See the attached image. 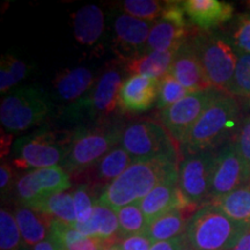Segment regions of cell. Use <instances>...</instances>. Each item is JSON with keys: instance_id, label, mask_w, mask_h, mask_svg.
I'll return each mask as SVG.
<instances>
[{"instance_id": "37", "label": "cell", "mask_w": 250, "mask_h": 250, "mask_svg": "<svg viewBox=\"0 0 250 250\" xmlns=\"http://www.w3.org/2000/svg\"><path fill=\"white\" fill-rule=\"evenodd\" d=\"M72 195H73L74 211H76V223L85 224L92 218L96 202L94 203L87 186H79Z\"/></svg>"}, {"instance_id": "31", "label": "cell", "mask_w": 250, "mask_h": 250, "mask_svg": "<svg viewBox=\"0 0 250 250\" xmlns=\"http://www.w3.org/2000/svg\"><path fill=\"white\" fill-rule=\"evenodd\" d=\"M120 223L121 239L137 234H145L148 228V221L144 215L139 203L124 206L117 212Z\"/></svg>"}, {"instance_id": "40", "label": "cell", "mask_w": 250, "mask_h": 250, "mask_svg": "<svg viewBox=\"0 0 250 250\" xmlns=\"http://www.w3.org/2000/svg\"><path fill=\"white\" fill-rule=\"evenodd\" d=\"M17 182H14V170L8 162L2 161L0 166V190L1 197L4 198L13 190Z\"/></svg>"}, {"instance_id": "19", "label": "cell", "mask_w": 250, "mask_h": 250, "mask_svg": "<svg viewBox=\"0 0 250 250\" xmlns=\"http://www.w3.org/2000/svg\"><path fill=\"white\" fill-rule=\"evenodd\" d=\"M71 226L85 236L95 237L105 245L115 243L117 239H121L117 213L107 206L99 204L98 201L94 206L92 218L87 223H74Z\"/></svg>"}, {"instance_id": "7", "label": "cell", "mask_w": 250, "mask_h": 250, "mask_svg": "<svg viewBox=\"0 0 250 250\" xmlns=\"http://www.w3.org/2000/svg\"><path fill=\"white\" fill-rule=\"evenodd\" d=\"M122 83V76L117 70L104 72L89 92L68 105L65 118L71 122L104 121L116 110Z\"/></svg>"}, {"instance_id": "44", "label": "cell", "mask_w": 250, "mask_h": 250, "mask_svg": "<svg viewBox=\"0 0 250 250\" xmlns=\"http://www.w3.org/2000/svg\"><path fill=\"white\" fill-rule=\"evenodd\" d=\"M11 136H5V140L4 138H1V156H4V154H8V147L11 146Z\"/></svg>"}, {"instance_id": "26", "label": "cell", "mask_w": 250, "mask_h": 250, "mask_svg": "<svg viewBox=\"0 0 250 250\" xmlns=\"http://www.w3.org/2000/svg\"><path fill=\"white\" fill-rule=\"evenodd\" d=\"M29 208L44 215L54 217L55 220L74 224L77 221L74 211L73 195L70 192H61L51 195L31 205Z\"/></svg>"}, {"instance_id": "24", "label": "cell", "mask_w": 250, "mask_h": 250, "mask_svg": "<svg viewBox=\"0 0 250 250\" xmlns=\"http://www.w3.org/2000/svg\"><path fill=\"white\" fill-rule=\"evenodd\" d=\"M175 52L151 51L127 62L126 67L132 76H146L161 80L169 74Z\"/></svg>"}, {"instance_id": "46", "label": "cell", "mask_w": 250, "mask_h": 250, "mask_svg": "<svg viewBox=\"0 0 250 250\" xmlns=\"http://www.w3.org/2000/svg\"><path fill=\"white\" fill-rule=\"evenodd\" d=\"M186 250H191V249H190V248H189V247H188V248H187Z\"/></svg>"}, {"instance_id": "42", "label": "cell", "mask_w": 250, "mask_h": 250, "mask_svg": "<svg viewBox=\"0 0 250 250\" xmlns=\"http://www.w3.org/2000/svg\"><path fill=\"white\" fill-rule=\"evenodd\" d=\"M230 250H250V225L245 227Z\"/></svg>"}, {"instance_id": "5", "label": "cell", "mask_w": 250, "mask_h": 250, "mask_svg": "<svg viewBox=\"0 0 250 250\" xmlns=\"http://www.w3.org/2000/svg\"><path fill=\"white\" fill-rule=\"evenodd\" d=\"M191 41L212 88L227 92L235 72L239 50L230 39L219 33H203Z\"/></svg>"}, {"instance_id": "45", "label": "cell", "mask_w": 250, "mask_h": 250, "mask_svg": "<svg viewBox=\"0 0 250 250\" xmlns=\"http://www.w3.org/2000/svg\"><path fill=\"white\" fill-rule=\"evenodd\" d=\"M102 250H122V249L120 245H118V242H115V243H108V245H104Z\"/></svg>"}, {"instance_id": "10", "label": "cell", "mask_w": 250, "mask_h": 250, "mask_svg": "<svg viewBox=\"0 0 250 250\" xmlns=\"http://www.w3.org/2000/svg\"><path fill=\"white\" fill-rule=\"evenodd\" d=\"M217 153L204 151L188 154L179 166V187L184 198L193 206L210 203L212 174Z\"/></svg>"}, {"instance_id": "3", "label": "cell", "mask_w": 250, "mask_h": 250, "mask_svg": "<svg viewBox=\"0 0 250 250\" xmlns=\"http://www.w3.org/2000/svg\"><path fill=\"white\" fill-rule=\"evenodd\" d=\"M239 103L232 95L219 93L188 134L182 148L184 155L212 151L236 125Z\"/></svg>"}, {"instance_id": "14", "label": "cell", "mask_w": 250, "mask_h": 250, "mask_svg": "<svg viewBox=\"0 0 250 250\" xmlns=\"http://www.w3.org/2000/svg\"><path fill=\"white\" fill-rule=\"evenodd\" d=\"M144 215L147 219L148 225L174 208L189 210L196 208L184 198L179 187V174L174 175L155 187L145 198L139 202Z\"/></svg>"}, {"instance_id": "11", "label": "cell", "mask_w": 250, "mask_h": 250, "mask_svg": "<svg viewBox=\"0 0 250 250\" xmlns=\"http://www.w3.org/2000/svg\"><path fill=\"white\" fill-rule=\"evenodd\" d=\"M218 94L215 89L191 93L160 112L165 129L180 145H183L193 125Z\"/></svg>"}, {"instance_id": "28", "label": "cell", "mask_w": 250, "mask_h": 250, "mask_svg": "<svg viewBox=\"0 0 250 250\" xmlns=\"http://www.w3.org/2000/svg\"><path fill=\"white\" fill-rule=\"evenodd\" d=\"M133 159L129 153L118 145L117 147L111 149L96 164V180L103 183H111L117 177H120L131 165Z\"/></svg>"}, {"instance_id": "12", "label": "cell", "mask_w": 250, "mask_h": 250, "mask_svg": "<svg viewBox=\"0 0 250 250\" xmlns=\"http://www.w3.org/2000/svg\"><path fill=\"white\" fill-rule=\"evenodd\" d=\"M72 183L64 168L55 166L27 171L15 184V192L22 206L30 208L35 203L56 193L66 192Z\"/></svg>"}, {"instance_id": "25", "label": "cell", "mask_w": 250, "mask_h": 250, "mask_svg": "<svg viewBox=\"0 0 250 250\" xmlns=\"http://www.w3.org/2000/svg\"><path fill=\"white\" fill-rule=\"evenodd\" d=\"M187 210H181V208H174L162 214L161 217L156 218L148 225L146 235L153 242L166 241V240L183 235L190 219L184 213Z\"/></svg>"}, {"instance_id": "43", "label": "cell", "mask_w": 250, "mask_h": 250, "mask_svg": "<svg viewBox=\"0 0 250 250\" xmlns=\"http://www.w3.org/2000/svg\"><path fill=\"white\" fill-rule=\"evenodd\" d=\"M34 250H62L61 247H59L57 243H56L51 237H48V239L44 240V241L40 242L39 245L34 247Z\"/></svg>"}, {"instance_id": "29", "label": "cell", "mask_w": 250, "mask_h": 250, "mask_svg": "<svg viewBox=\"0 0 250 250\" xmlns=\"http://www.w3.org/2000/svg\"><path fill=\"white\" fill-rule=\"evenodd\" d=\"M214 203L234 221L250 225V187L241 188Z\"/></svg>"}, {"instance_id": "4", "label": "cell", "mask_w": 250, "mask_h": 250, "mask_svg": "<svg viewBox=\"0 0 250 250\" xmlns=\"http://www.w3.org/2000/svg\"><path fill=\"white\" fill-rule=\"evenodd\" d=\"M123 130L120 125L103 123L98 126H80L72 133L62 168L80 173L95 166L107 153L121 144Z\"/></svg>"}, {"instance_id": "36", "label": "cell", "mask_w": 250, "mask_h": 250, "mask_svg": "<svg viewBox=\"0 0 250 250\" xmlns=\"http://www.w3.org/2000/svg\"><path fill=\"white\" fill-rule=\"evenodd\" d=\"M230 33V41L236 49L250 54V13H242L236 17Z\"/></svg>"}, {"instance_id": "41", "label": "cell", "mask_w": 250, "mask_h": 250, "mask_svg": "<svg viewBox=\"0 0 250 250\" xmlns=\"http://www.w3.org/2000/svg\"><path fill=\"white\" fill-rule=\"evenodd\" d=\"M188 243L186 235H181L174 239L166 240V241H159L153 243L151 250H186Z\"/></svg>"}, {"instance_id": "33", "label": "cell", "mask_w": 250, "mask_h": 250, "mask_svg": "<svg viewBox=\"0 0 250 250\" xmlns=\"http://www.w3.org/2000/svg\"><path fill=\"white\" fill-rule=\"evenodd\" d=\"M165 6L166 1L158 0H125L121 8L127 15L151 22L161 18Z\"/></svg>"}, {"instance_id": "23", "label": "cell", "mask_w": 250, "mask_h": 250, "mask_svg": "<svg viewBox=\"0 0 250 250\" xmlns=\"http://www.w3.org/2000/svg\"><path fill=\"white\" fill-rule=\"evenodd\" d=\"M49 236L62 250H102L105 245L101 240L79 233L70 224L55 219L49 225Z\"/></svg>"}, {"instance_id": "18", "label": "cell", "mask_w": 250, "mask_h": 250, "mask_svg": "<svg viewBox=\"0 0 250 250\" xmlns=\"http://www.w3.org/2000/svg\"><path fill=\"white\" fill-rule=\"evenodd\" d=\"M182 5L191 24L204 31L214 29L234 17L233 5L220 0H186Z\"/></svg>"}, {"instance_id": "2", "label": "cell", "mask_w": 250, "mask_h": 250, "mask_svg": "<svg viewBox=\"0 0 250 250\" xmlns=\"http://www.w3.org/2000/svg\"><path fill=\"white\" fill-rule=\"evenodd\" d=\"M245 227L215 203H208L190 217L184 235L191 250H230Z\"/></svg>"}, {"instance_id": "27", "label": "cell", "mask_w": 250, "mask_h": 250, "mask_svg": "<svg viewBox=\"0 0 250 250\" xmlns=\"http://www.w3.org/2000/svg\"><path fill=\"white\" fill-rule=\"evenodd\" d=\"M14 217L26 246L35 247L49 237V228L39 215V212L21 206L17 208Z\"/></svg>"}, {"instance_id": "17", "label": "cell", "mask_w": 250, "mask_h": 250, "mask_svg": "<svg viewBox=\"0 0 250 250\" xmlns=\"http://www.w3.org/2000/svg\"><path fill=\"white\" fill-rule=\"evenodd\" d=\"M160 80L146 76H131L122 83L118 105L127 112L148 110L158 100Z\"/></svg>"}, {"instance_id": "38", "label": "cell", "mask_w": 250, "mask_h": 250, "mask_svg": "<svg viewBox=\"0 0 250 250\" xmlns=\"http://www.w3.org/2000/svg\"><path fill=\"white\" fill-rule=\"evenodd\" d=\"M237 153L245 166L247 179L250 187V116L243 120L236 133L235 142Z\"/></svg>"}, {"instance_id": "15", "label": "cell", "mask_w": 250, "mask_h": 250, "mask_svg": "<svg viewBox=\"0 0 250 250\" xmlns=\"http://www.w3.org/2000/svg\"><path fill=\"white\" fill-rule=\"evenodd\" d=\"M169 74L192 93L212 89L193 48L191 39H188L175 52Z\"/></svg>"}, {"instance_id": "6", "label": "cell", "mask_w": 250, "mask_h": 250, "mask_svg": "<svg viewBox=\"0 0 250 250\" xmlns=\"http://www.w3.org/2000/svg\"><path fill=\"white\" fill-rule=\"evenodd\" d=\"M51 111L48 94L36 86H23L2 99L0 122L7 132H22L40 124Z\"/></svg>"}, {"instance_id": "20", "label": "cell", "mask_w": 250, "mask_h": 250, "mask_svg": "<svg viewBox=\"0 0 250 250\" xmlns=\"http://www.w3.org/2000/svg\"><path fill=\"white\" fill-rule=\"evenodd\" d=\"M187 40L186 26H180L160 18L152 24L147 41V52H176Z\"/></svg>"}, {"instance_id": "16", "label": "cell", "mask_w": 250, "mask_h": 250, "mask_svg": "<svg viewBox=\"0 0 250 250\" xmlns=\"http://www.w3.org/2000/svg\"><path fill=\"white\" fill-rule=\"evenodd\" d=\"M152 24L127 14L117 15L114 21L116 44L127 61L147 54V41Z\"/></svg>"}, {"instance_id": "1", "label": "cell", "mask_w": 250, "mask_h": 250, "mask_svg": "<svg viewBox=\"0 0 250 250\" xmlns=\"http://www.w3.org/2000/svg\"><path fill=\"white\" fill-rule=\"evenodd\" d=\"M177 174V156L134 161L120 177L105 186L98 202L117 212L124 206L139 203L155 187Z\"/></svg>"}, {"instance_id": "39", "label": "cell", "mask_w": 250, "mask_h": 250, "mask_svg": "<svg viewBox=\"0 0 250 250\" xmlns=\"http://www.w3.org/2000/svg\"><path fill=\"white\" fill-rule=\"evenodd\" d=\"M153 242L145 234H137L121 239L118 242L122 250H151Z\"/></svg>"}, {"instance_id": "34", "label": "cell", "mask_w": 250, "mask_h": 250, "mask_svg": "<svg viewBox=\"0 0 250 250\" xmlns=\"http://www.w3.org/2000/svg\"><path fill=\"white\" fill-rule=\"evenodd\" d=\"M232 96L250 99V54L240 51L233 79L227 88Z\"/></svg>"}, {"instance_id": "22", "label": "cell", "mask_w": 250, "mask_h": 250, "mask_svg": "<svg viewBox=\"0 0 250 250\" xmlns=\"http://www.w3.org/2000/svg\"><path fill=\"white\" fill-rule=\"evenodd\" d=\"M74 36L81 44L93 45L102 36L104 29V14L95 5H86L73 15Z\"/></svg>"}, {"instance_id": "13", "label": "cell", "mask_w": 250, "mask_h": 250, "mask_svg": "<svg viewBox=\"0 0 250 250\" xmlns=\"http://www.w3.org/2000/svg\"><path fill=\"white\" fill-rule=\"evenodd\" d=\"M248 186L245 166L237 153L235 144L228 143L215 155L210 203L218 202L225 196Z\"/></svg>"}, {"instance_id": "8", "label": "cell", "mask_w": 250, "mask_h": 250, "mask_svg": "<svg viewBox=\"0 0 250 250\" xmlns=\"http://www.w3.org/2000/svg\"><path fill=\"white\" fill-rule=\"evenodd\" d=\"M64 145L51 131L41 129L21 137L13 144V165L19 169H40L62 164L67 154Z\"/></svg>"}, {"instance_id": "21", "label": "cell", "mask_w": 250, "mask_h": 250, "mask_svg": "<svg viewBox=\"0 0 250 250\" xmlns=\"http://www.w3.org/2000/svg\"><path fill=\"white\" fill-rule=\"evenodd\" d=\"M94 83V76L90 70L76 67L58 74L55 80V92L59 100L76 102L89 92Z\"/></svg>"}, {"instance_id": "9", "label": "cell", "mask_w": 250, "mask_h": 250, "mask_svg": "<svg viewBox=\"0 0 250 250\" xmlns=\"http://www.w3.org/2000/svg\"><path fill=\"white\" fill-rule=\"evenodd\" d=\"M120 145L129 153L133 162L160 156H177L170 134L161 125L151 121L127 125L122 133Z\"/></svg>"}, {"instance_id": "35", "label": "cell", "mask_w": 250, "mask_h": 250, "mask_svg": "<svg viewBox=\"0 0 250 250\" xmlns=\"http://www.w3.org/2000/svg\"><path fill=\"white\" fill-rule=\"evenodd\" d=\"M191 93L192 92H190L189 89L181 85L179 81L171 77L170 74H167L164 79L160 80L156 108L160 109L161 111L165 110V109L181 101Z\"/></svg>"}, {"instance_id": "32", "label": "cell", "mask_w": 250, "mask_h": 250, "mask_svg": "<svg viewBox=\"0 0 250 250\" xmlns=\"http://www.w3.org/2000/svg\"><path fill=\"white\" fill-rule=\"evenodd\" d=\"M23 240L15 217L7 210H0V248L1 250H23Z\"/></svg>"}, {"instance_id": "30", "label": "cell", "mask_w": 250, "mask_h": 250, "mask_svg": "<svg viewBox=\"0 0 250 250\" xmlns=\"http://www.w3.org/2000/svg\"><path fill=\"white\" fill-rule=\"evenodd\" d=\"M30 71L29 65L17 56L12 54L2 56L0 64V92L7 93L12 87L26 79Z\"/></svg>"}]
</instances>
